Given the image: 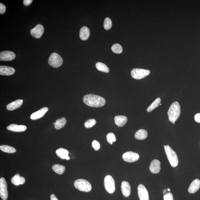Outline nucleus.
Masks as SVG:
<instances>
[{"label": "nucleus", "instance_id": "0eeeda50", "mask_svg": "<svg viewBox=\"0 0 200 200\" xmlns=\"http://www.w3.org/2000/svg\"><path fill=\"white\" fill-rule=\"evenodd\" d=\"M150 71L148 70L142 69H134L131 71L132 77L136 79H141L149 75Z\"/></svg>", "mask_w": 200, "mask_h": 200}, {"label": "nucleus", "instance_id": "412c9836", "mask_svg": "<svg viewBox=\"0 0 200 200\" xmlns=\"http://www.w3.org/2000/svg\"><path fill=\"white\" fill-rule=\"evenodd\" d=\"M90 32L89 29L87 26H83L80 30L79 36L83 40H86L89 38Z\"/></svg>", "mask_w": 200, "mask_h": 200}, {"label": "nucleus", "instance_id": "423d86ee", "mask_svg": "<svg viewBox=\"0 0 200 200\" xmlns=\"http://www.w3.org/2000/svg\"><path fill=\"white\" fill-rule=\"evenodd\" d=\"M104 186L105 189L109 193L113 194L115 190V182L110 175H107L104 179Z\"/></svg>", "mask_w": 200, "mask_h": 200}, {"label": "nucleus", "instance_id": "b1692460", "mask_svg": "<svg viewBox=\"0 0 200 200\" xmlns=\"http://www.w3.org/2000/svg\"><path fill=\"white\" fill-rule=\"evenodd\" d=\"M148 134L146 130L141 129L138 130L135 135V138L137 140H142L145 139L148 137Z\"/></svg>", "mask_w": 200, "mask_h": 200}, {"label": "nucleus", "instance_id": "473e14b6", "mask_svg": "<svg viewBox=\"0 0 200 200\" xmlns=\"http://www.w3.org/2000/svg\"><path fill=\"white\" fill-rule=\"evenodd\" d=\"M96 122L95 119H93L88 120L84 124L85 128H89L92 127L96 124Z\"/></svg>", "mask_w": 200, "mask_h": 200}, {"label": "nucleus", "instance_id": "2eb2a0df", "mask_svg": "<svg viewBox=\"0 0 200 200\" xmlns=\"http://www.w3.org/2000/svg\"><path fill=\"white\" fill-rule=\"evenodd\" d=\"M160 163L159 160H154L151 162L149 169L151 172L154 174H158L160 170Z\"/></svg>", "mask_w": 200, "mask_h": 200}, {"label": "nucleus", "instance_id": "7c9ffc66", "mask_svg": "<svg viewBox=\"0 0 200 200\" xmlns=\"http://www.w3.org/2000/svg\"><path fill=\"white\" fill-rule=\"evenodd\" d=\"M107 140L109 144H112L113 142H115L116 139L115 134L113 133H110L106 136Z\"/></svg>", "mask_w": 200, "mask_h": 200}, {"label": "nucleus", "instance_id": "f03ea898", "mask_svg": "<svg viewBox=\"0 0 200 200\" xmlns=\"http://www.w3.org/2000/svg\"><path fill=\"white\" fill-rule=\"evenodd\" d=\"M180 114L181 108L179 104L177 102H175L171 105L167 112L169 121L174 124L175 122L179 117Z\"/></svg>", "mask_w": 200, "mask_h": 200}, {"label": "nucleus", "instance_id": "9b49d317", "mask_svg": "<svg viewBox=\"0 0 200 200\" xmlns=\"http://www.w3.org/2000/svg\"><path fill=\"white\" fill-rule=\"evenodd\" d=\"M138 195L140 200H149V194L147 189L144 185H139L137 187Z\"/></svg>", "mask_w": 200, "mask_h": 200}, {"label": "nucleus", "instance_id": "bb28decb", "mask_svg": "<svg viewBox=\"0 0 200 200\" xmlns=\"http://www.w3.org/2000/svg\"><path fill=\"white\" fill-rule=\"evenodd\" d=\"M0 149L2 151L4 152H5L9 153H14L16 152V150L15 148L8 145H1L0 146Z\"/></svg>", "mask_w": 200, "mask_h": 200}, {"label": "nucleus", "instance_id": "4be33fe9", "mask_svg": "<svg viewBox=\"0 0 200 200\" xmlns=\"http://www.w3.org/2000/svg\"><path fill=\"white\" fill-rule=\"evenodd\" d=\"M56 153L57 156L62 160L66 159V160H69L70 159L68 156L69 152L67 150L60 148L56 150Z\"/></svg>", "mask_w": 200, "mask_h": 200}, {"label": "nucleus", "instance_id": "c85d7f7f", "mask_svg": "<svg viewBox=\"0 0 200 200\" xmlns=\"http://www.w3.org/2000/svg\"><path fill=\"white\" fill-rule=\"evenodd\" d=\"M161 102V99L160 98H157V99L153 102L150 106L147 109V111L150 112L152 111L158 107L160 104Z\"/></svg>", "mask_w": 200, "mask_h": 200}, {"label": "nucleus", "instance_id": "79ce46f5", "mask_svg": "<svg viewBox=\"0 0 200 200\" xmlns=\"http://www.w3.org/2000/svg\"><path fill=\"white\" fill-rule=\"evenodd\" d=\"M160 105H162V104H161V103H160Z\"/></svg>", "mask_w": 200, "mask_h": 200}, {"label": "nucleus", "instance_id": "a19ab883", "mask_svg": "<svg viewBox=\"0 0 200 200\" xmlns=\"http://www.w3.org/2000/svg\"><path fill=\"white\" fill-rule=\"evenodd\" d=\"M167 190L168 191V192H170L171 190H170V189H169L168 188V189H167Z\"/></svg>", "mask_w": 200, "mask_h": 200}, {"label": "nucleus", "instance_id": "7ed1b4c3", "mask_svg": "<svg viewBox=\"0 0 200 200\" xmlns=\"http://www.w3.org/2000/svg\"><path fill=\"white\" fill-rule=\"evenodd\" d=\"M165 150L166 155L172 167H176L178 165V159L175 152L169 146H165Z\"/></svg>", "mask_w": 200, "mask_h": 200}, {"label": "nucleus", "instance_id": "dca6fc26", "mask_svg": "<svg viewBox=\"0 0 200 200\" xmlns=\"http://www.w3.org/2000/svg\"><path fill=\"white\" fill-rule=\"evenodd\" d=\"M48 110V108L47 107H44L32 114L31 116V119L33 120H36L40 119L45 115Z\"/></svg>", "mask_w": 200, "mask_h": 200}, {"label": "nucleus", "instance_id": "aec40b11", "mask_svg": "<svg viewBox=\"0 0 200 200\" xmlns=\"http://www.w3.org/2000/svg\"><path fill=\"white\" fill-rule=\"evenodd\" d=\"M22 100L18 99L9 103L7 105L6 108L9 110H13L20 107L23 104Z\"/></svg>", "mask_w": 200, "mask_h": 200}, {"label": "nucleus", "instance_id": "c9c22d12", "mask_svg": "<svg viewBox=\"0 0 200 200\" xmlns=\"http://www.w3.org/2000/svg\"><path fill=\"white\" fill-rule=\"evenodd\" d=\"M6 8L2 3H0V14H3L6 12Z\"/></svg>", "mask_w": 200, "mask_h": 200}, {"label": "nucleus", "instance_id": "c756f323", "mask_svg": "<svg viewBox=\"0 0 200 200\" xmlns=\"http://www.w3.org/2000/svg\"><path fill=\"white\" fill-rule=\"evenodd\" d=\"M111 49L113 52L117 54H120L122 52L123 49L120 44H116L112 46Z\"/></svg>", "mask_w": 200, "mask_h": 200}, {"label": "nucleus", "instance_id": "cd10ccee", "mask_svg": "<svg viewBox=\"0 0 200 200\" xmlns=\"http://www.w3.org/2000/svg\"><path fill=\"white\" fill-rule=\"evenodd\" d=\"M96 67L98 70L102 72L105 73H108L110 72L108 67L105 64L101 62H98L96 63Z\"/></svg>", "mask_w": 200, "mask_h": 200}, {"label": "nucleus", "instance_id": "393cba45", "mask_svg": "<svg viewBox=\"0 0 200 200\" xmlns=\"http://www.w3.org/2000/svg\"><path fill=\"white\" fill-rule=\"evenodd\" d=\"M67 123V120L65 117L57 119L54 125L56 129L59 130L64 127Z\"/></svg>", "mask_w": 200, "mask_h": 200}, {"label": "nucleus", "instance_id": "1a4fd4ad", "mask_svg": "<svg viewBox=\"0 0 200 200\" xmlns=\"http://www.w3.org/2000/svg\"><path fill=\"white\" fill-rule=\"evenodd\" d=\"M122 158L124 161L131 163L137 161L139 158V156L138 153L129 151L123 154Z\"/></svg>", "mask_w": 200, "mask_h": 200}, {"label": "nucleus", "instance_id": "f8f14e48", "mask_svg": "<svg viewBox=\"0 0 200 200\" xmlns=\"http://www.w3.org/2000/svg\"><path fill=\"white\" fill-rule=\"evenodd\" d=\"M16 55L13 52L4 51L0 53V60L1 61H11L15 59Z\"/></svg>", "mask_w": 200, "mask_h": 200}, {"label": "nucleus", "instance_id": "4c0bfd02", "mask_svg": "<svg viewBox=\"0 0 200 200\" xmlns=\"http://www.w3.org/2000/svg\"><path fill=\"white\" fill-rule=\"evenodd\" d=\"M24 4L26 6H29L33 2V0H24Z\"/></svg>", "mask_w": 200, "mask_h": 200}, {"label": "nucleus", "instance_id": "4468645a", "mask_svg": "<svg viewBox=\"0 0 200 200\" xmlns=\"http://www.w3.org/2000/svg\"><path fill=\"white\" fill-rule=\"evenodd\" d=\"M7 129L10 131L20 133V132L25 131L27 129V127L26 126L24 125L12 124L7 126Z\"/></svg>", "mask_w": 200, "mask_h": 200}, {"label": "nucleus", "instance_id": "e433bc0d", "mask_svg": "<svg viewBox=\"0 0 200 200\" xmlns=\"http://www.w3.org/2000/svg\"><path fill=\"white\" fill-rule=\"evenodd\" d=\"M194 118L196 122L200 123V113L196 114Z\"/></svg>", "mask_w": 200, "mask_h": 200}, {"label": "nucleus", "instance_id": "2f4dec72", "mask_svg": "<svg viewBox=\"0 0 200 200\" xmlns=\"http://www.w3.org/2000/svg\"><path fill=\"white\" fill-rule=\"evenodd\" d=\"M104 28L105 30H110L112 26V22L110 18L107 17L105 19L104 22Z\"/></svg>", "mask_w": 200, "mask_h": 200}, {"label": "nucleus", "instance_id": "ddd939ff", "mask_svg": "<svg viewBox=\"0 0 200 200\" xmlns=\"http://www.w3.org/2000/svg\"><path fill=\"white\" fill-rule=\"evenodd\" d=\"M13 68L6 66H1L0 67V74L1 75L10 76L15 72Z\"/></svg>", "mask_w": 200, "mask_h": 200}, {"label": "nucleus", "instance_id": "5701e85b", "mask_svg": "<svg viewBox=\"0 0 200 200\" xmlns=\"http://www.w3.org/2000/svg\"><path fill=\"white\" fill-rule=\"evenodd\" d=\"M25 182V179L24 177H21L19 174L15 175L11 179V183L16 186L23 185Z\"/></svg>", "mask_w": 200, "mask_h": 200}, {"label": "nucleus", "instance_id": "f704fd0d", "mask_svg": "<svg viewBox=\"0 0 200 200\" xmlns=\"http://www.w3.org/2000/svg\"><path fill=\"white\" fill-rule=\"evenodd\" d=\"M172 194L170 192H168L167 194L163 196L164 200H174Z\"/></svg>", "mask_w": 200, "mask_h": 200}, {"label": "nucleus", "instance_id": "f3484780", "mask_svg": "<svg viewBox=\"0 0 200 200\" xmlns=\"http://www.w3.org/2000/svg\"><path fill=\"white\" fill-rule=\"evenodd\" d=\"M121 191L125 197L129 196L131 193V187L129 183L126 181H123L121 184Z\"/></svg>", "mask_w": 200, "mask_h": 200}, {"label": "nucleus", "instance_id": "f257e3e1", "mask_svg": "<svg viewBox=\"0 0 200 200\" xmlns=\"http://www.w3.org/2000/svg\"><path fill=\"white\" fill-rule=\"evenodd\" d=\"M83 102L86 105L94 108H99L105 105L106 101L102 97L94 94L86 95L83 98Z\"/></svg>", "mask_w": 200, "mask_h": 200}, {"label": "nucleus", "instance_id": "9d476101", "mask_svg": "<svg viewBox=\"0 0 200 200\" xmlns=\"http://www.w3.org/2000/svg\"><path fill=\"white\" fill-rule=\"evenodd\" d=\"M44 28L43 26L39 24L35 27L32 29L31 31V34L33 37L37 39L40 38L44 33Z\"/></svg>", "mask_w": 200, "mask_h": 200}, {"label": "nucleus", "instance_id": "a878e982", "mask_svg": "<svg viewBox=\"0 0 200 200\" xmlns=\"http://www.w3.org/2000/svg\"><path fill=\"white\" fill-rule=\"evenodd\" d=\"M52 169L55 172L60 175L63 174L66 169L65 167H64V166L59 165V164H55L53 165Z\"/></svg>", "mask_w": 200, "mask_h": 200}, {"label": "nucleus", "instance_id": "58836bf2", "mask_svg": "<svg viewBox=\"0 0 200 200\" xmlns=\"http://www.w3.org/2000/svg\"><path fill=\"white\" fill-rule=\"evenodd\" d=\"M51 200H58V198H57L56 196H55L54 194H52L51 195Z\"/></svg>", "mask_w": 200, "mask_h": 200}, {"label": "nucleus", "instance_id": "6e6552de", "mask_svg": "<svg viewBox=\"0 0 200 200\" xmlns=\"http://www.w3.org/2000/svg\"><path fill=\"white\" fill-rule=\"evenodd\" d=\"M8 191L6 180L3 177L0 179V196L3 200L8 198Z\"/></svg>", "mask_w": 200, "mask_h": 200}, {"label": "nucleus", "instance_id": "a211bd4d", "mask_svg": "<svg viewBox=\"0 0 200 200\" xmlns=\"http://www.w3.org/2000/svg\"><path fill=\"white\" fill-rule=\"evenodd\" d=\"M200 187V181L196 179L192 182L188 189V192L190 194H194L199 190Z\"/></svg>", "mask_w": 200, "mask_h": 200}, {"label": "nucleus", "instance_id": "72a5a7b5", "mask_svg": "<svg viewBox=\"0 0 200 200\" xmlns=\"http://www.w3.org/2000/svg\"><path fill=\"white\" fill-rule=\"evenodd\" d=\"M92 147L94 148L96 151L99 150L100 148V144L99 142L96 140H94L92 143Z\"/></svg>", "mask_w": 200, "mask_h": 200}, {"label": "nucleus", "instance_id": "20e7f679", "mask_svg": "<svg viewBox=\"0 0 200 200\" xmlns=\"http://www.w3.org/2000/svg\"><path fill=\"white\" fill-rule=\"evenodd\" d=\"M74 185L79 190L84 192H89L92 189L91 184L87 180L83 179H78L75 181Z\"/></svg>", "mask_w": 200, "mask_h": 200}, {"label": "nucleus", "instance_id": "6ab92c4d", "mask_svg": "<svg viewBox=\"0 0 200 200\" xmlns=\"http://www.w3.org/2000/svg\"><path fill=\"white\" fill-rule=\"evenodd\" d=\"M115 124L119 127H122L126 124L128 118L125 116L118 115L114 117Z\"/></svg>", "mask_w": 200, "mask_h": 200}, {"label": "nucleus", "instance_id": "39448f33", "mask_svg": "<svg viewBox=\"0 0 200 200\" xmlns=\"http://www.w3.org/2000/svg\"><path fill=\"white\" fill-rule=\"evenodd\" d=\"M63 60L62 57L56 53H52L49 57L48 63L52 67L57 68L60 67L63 63Z\"/></svg>", "mask_w": 200, "mask_h": 200}, {"label": "nucleus", "instance_id": "ea45409f", "mask_svg": "<svg viewBox=\"0 0 200 200\" xmlns=\"http://www.w3.org/2000/svg\"><path fill=\"white\" fill-rule=\"evenodd\" d=\"M167 189H164V190H163V193L164 195H165V194H167L168 193L167 192Z\"/></svg>", "mask_w": 200, "mask_h": 200}]
</instances>
